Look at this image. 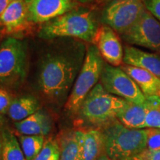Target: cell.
<instances>
[{"label":"cell","mask_w":160,"mask_h":160,"mask_svg":"<svg viewBox=\"0 0 160 160\" xmlns=\"http://www.w3.org/2000/svg\"><path fill=\"white\" fill-rule=\"evenodd\" d=\"M145 8L160 22V0H144Z\"/></svg>","instance_id":"25"},{"label":"cell","mask_w":160,"mask_h":160,"mask_svg":"<svg viewBox=\"0 0 160 160\" xmlns=\"http://www.w3.org/2000/svg\"><path fill=\"white\" fill-rule=\"evenodd\" d=\"M38 100L32 96H23L12 100L8 113L13 121L19 122L39 111Z\"/></svg>","instance_id":"18"},{"label":"cell","mask_w":160,"mask_h":160,"mask_svg":"<svg viewBox=\"0 0 160 160\" xmlns=\"http://www.w3.org/2000/svg\"><path fill=\"white\" fill-rule=\"evenodd\" d=\"M126 103V100L108 93L98 83L84 99L78 113L86 123L104 128L117 119Z\"/></svg>","instance_id":"4"},{"label":"cell","mask_w":160,"mask_h":160,"mask_svg":"<svg viewBox=\"0 0 160 160\" xmlns=\"http://www.w3.org/2000/svg\"><path fill=\"white\" fill-rule=\"evenodd\" d=\"M137 157L141 160H160V149H147L140 153Z\"/></svg>","instance_id":"27"},{"label":"cell","mask_w":160,"mask_h":160,"mask_svg":"<svg viewBox=\"0 0 160 160\" xmlns=\"http://www.w3.org/2000/svg\"><path fill=\"white\" fill-rule=\"evenodd\" d=\"M1 30H2V28H0V31H1Z\"/></svg>","instance_id":"36"},{"label":"cell","mask_w":160,"mask_h":160,"mask_svg":"<svg viewBox=\"0 0 160 160\" xmlns=\"http://www.w3.org/2000/svg\"><path fill=\"white\" fill-rule=\"evenodd\" d=\"M145 128H160V97H146Z\"/></svg>","instance_id":"22"},{"label":"cell","mask_w":160,"mask_h":160,"mask_svg":"<svg viewBox=\"0 0 160 160\" xmlns=\"http://www.w3.org/2000/svg\"><path fill=\"white\" fill-rule=\"evenodd\" d=\"M19 142L25 160H33L42 148L45 143V137L42 136L20 135Z\"/></svg>","instance_id":"21"},{"label":"cell","mask_w":160,"mask_h":160,"mask_svg":"<svg viewBox=\"0 0 160 160\" xmlns=\"http://www.w3.org/2000/svg\"><path fill=\"white\" fill-rule=\"evenodd\" d=\"M2 160H25L19 142L12 132L5 130L2 134Z\"/></svg>","instance_id":"20"},{"label":"cell","mask_w":160,"mask_h":160,"mask_svg":"<svg viewBox=\"0 0 160 160\" xmlns=\"http://www.w3.org/2000/svg\"><path fill=\"white\" fill-rule=\"evenodd\" d=\"M27 49L22 40L9 37L0 45V87L16 88L25 79Z\"/></svg>","instance_id":"6"},{"label":"cell","mask_w":160,"mask_h":160,"mask_svg":"<svg viewBox=\"0 0 160 160\" xmlns=\"http://www.w3.org/2000/svg\"><path fill=\"white\" fill-rule=\"evenodd\" d=\"M121 37L130 45L145 48L160 54V22L146 8Z\"/></svg>","instance_id":"9"},{"label":"cell","mask_w":160,"mask_h":160,"mask_svg":"<svg viewBox=\"0 0 160 160\" xmlns=\"http://www.w3.org/2000/svg\"><path fill=\"white\" fill-rule=\"evenodd\" d=\"M104 59L95 45L86 50L85 59L70 93L65 108L71 113H78L82 103L101 77Z\"/></svg>","instance_id":"5"},{"label":"cell","mask_w":160,"mask_h":160,"mask_svg":"<svg viewBox=\"0 0 160 160\" xmlns=\"http://www.w3.org/2000/svg\"><path fill=\"white\" fill-rule=\"evenodd\" d=\"M72 1L79 3H88L90 2H91L92 0H72Z\"/></svg>","instance_id":"30"},{"label":"cell","mask_w":160,"mask_h":160,"mask_svg":"<svg viewBox=\"0 0 160 160\" xmlns=\"http://www.w3.org/2000/svg\"><path fill=\"white\" fill-rule=\"evenodd\" d=\"M145 131L147 149H160V128H148Z\"/></svg>","instance_id":"24"},{"label":"cell","mask_w":160,"mask_h":160,"mask_svg":"<svg viewBox=\"0 0 160 160\" xmlns=\"http://www.w3.org/2000/svg\"><path fill=\"white\" fill-rule=\"evenodd\" d=\"M108 64L114 67L123 62L124 50L119 35L107 25L99 26L92 42Z\"/></svg>","instance_id":"11"},{"label":"cell","mask_w":160,"mask_h":160,"mask_svg":"<svg viewBox=\"0 0 160 160\" xmlns=\"http://www.w3.org/2000/svg\"><path fill=\"white\" fill-rule=\"evenodd\" d=\"M2 139L0 138V160H2Z\"/></svg>","instance_id":"31"},{"label":"cell","mask_w":160,"mask_h":160,"mask_svg":"<svg viewBox=\"0 0 160 160\" xmlns=\"http://www.w3.org/2000/svg\"><path fill=\"white\" fill-rule=\"evenodd\" d=\"M146 109L142 105L127 101L125 107L118 113L117 120L124 126L131 129L145 128Z\"/></svg>","instance_id":"17"},{"label":"cell","mask_w":160,"mask_h":160,"mask_svg":"<svg viewBox=\"0 0 160 160\" xmlns=\"http://www.w3.org/2000/svg\"><path fill=\"white\" fill-rule=\"evenodd\" d=\"M97 160H111V159H110V158L108 157L107 155H106L105 153H103L102 154L99 158H98Z\"/></svg>","instance_id":"29"},{"label":"cell","mask_w":160,"mask_h":160,"mask_svg":"<svg viewBox=\"0 0 160 160\" xmlns=\"http://www.w3.org/2000/svg\"><path fill=\"white\" fill-rule=\"evenodd\" d=\"M3 122H4V119L2 117H1V116H0V126H1L3 124Z\"/></svg>","instance_id":"32"},{"label":"cell","mask_w":160,"mask_h":160,"mask_svg":"<svg viewBox=\"0 0 160 160\" xmlns=\"http://www.w3.org/2000/svg\"><path fill=\"white\" fill-rule=\"evenodd\" d=\"M79 142V160H97L102 154L104 140L99 130L77 131Z\"/></svg>","instance_id":"14"},{"label":"cell","mask_w":160,"mask_h":160,"mask_svg":"<svg viewBox=\"0 0 160 160\" xmlns=\"http://www.w3.org/2000/svg\"><path fill=\"white\" fill-rule=\"evenodd\" d=\"M15 127L21 135L45 137L51 131L52 122L46 112L39 110L26 119L17 122Z\"/></svg>","instance_id":"15"},{"label":"cell","mask_w":160,"mask_h":160,"mask_svg":"<svg viewBox=\"0 0 160 160\" xmlns=\"http://www.w3.org/2000/svg\"><path fill=\"white\" fill-rule=\"evenodd\" d=\"M104 151L111 160H128L137 157L146 148V131L131 129L118 120L102 128Z\"/></svg>","instance_id":"3"},{"label":"cell","mask_w":160,"mask_h":160,"mask_svg":"<svg viewBox=\"0 0 160 160\" xmlns=\"http://www.w3.org/2000/svg\"><path fill=\"white\" fill-rule=\"evenodd\" d=\"M28 22L25 0H13L0 15V28L6 33L22 31Z\"/></svg>","instance_id":"12"},{"label":"cell","mask_w":160,"mask_h":160,"mask_svg":"<svg viewBox=\"0 0 160 160\" xmlns=\"http://www.w3.org/2000/svg\"><path fill=\"white\" fill-rule=\"evenodd\" d=\"M98 28L92 11L87 8L73 9L45 23L39 37L46 39L73 38L92 43Z\"/></svg>","instance_id":"2"},{"label":"cell","mask_w":160,"mask_h":160,"mask_svg":"<svg viewBox=\"0 0 160 160\" xmlns=\"http://www.w3.org/2000/svg\"><path fill=\"white\" fill-rule=\"evenodd\" d=\"M60 160H79V142L77 131H69L62 135L59 142Z\"/></svg>","instance_id":"19"},{"label":"cell","mask_w":160,"mask_h":160,"mask_svg":"<svg viewBox=\"0 0 160 160\" xmlns=\"http://www.w3.org/2000/svg\"><path fill=\"white\" fill-rule=\"evenodd\" d=\"M12 1L13 0H0V15L7 8V7Z\"/></svg>","instance_id":"28"},{"label":"cell","mask_w":160,"mask_h":160,"mask_svg":"<svg viewBox=\"0 0 160 160\" xmlns=\"http://www.w3.org/2000/svg\"><path fill=\"white\" fill-rule=\"evenodd\" d=\"M86 50L84 44L69 41L52 48L43 56L38 67L37 83L46 97L59 102L68 97L82 66Z\"/></svg>","instance_id":"1"},{"label":"cell","mask_w":160,"mask_h":160,"mask_svg":"<svg viewBox=\"0 0 160 160\" xmlns=\"http://www.w3.org/2000/svg\"><path fill=\"white\" fill-rule=\"evenodd\" d=\"M145 9L144 0H111L104 8L101 21L122 35L137 21Z\"/></svg>","instance_id":"8"},{"label":"cell","mask_w":160,"mask_h":160,"mask_svg":"<svg viewBox=\"0 0 160 160\" xmlns=\"http://www.w3.org/2000/svg\"><path fill=\"white\" fill-rule=\"evenodd\" d=\"M33 160H60V148L59 142L53 139L45 142L40 153Z\"/></svg>","instance_id":"23"},{"label":"cell","mask_w":160,"mask_h":160,"mask_svg":"<svg viewBox=\"0 0 160 160\" xmlns=\"http://www.w3.org/2000/svg\"><path fill=\"white\" fill-rule=\"evenodd\" d=\"M12 100L5 90L0 88V113H6L8 111Z\"/></svg>","instance_id":"26"},{"label":"cell","mask_w":160,"mask_h":160,"mask_svg":"<svg viewBox=\"0 0 160 160\" xmlns=\"http://www.w3.org/2000/svg\"><path fill=\"white\" fill-rule=\"evenodd\" d=\"M97 1H99V2H102V1H106V0H97Z\"/></svg>","instance_id":"34"},{"label":"cell","mask_w":160,"mask_h":160,"mask_svg":"<svg viewBox=\"0 0 160 160\" xmlns=\"http://www.w3.org/2000/svg\"></svg>","instance_id":"37"},{"label":"cell","mask_w":160,"mask_h":160,"mask_svg":"<svg viewBox=\"0 0 160 160\" xmlns=\"http://www.w3.org/2000/svg\"><path fill=\"white\" fill-rule=\"evenodd\" d=\"M123 62L145 70L160 79V54L127 45L124 48Z\"/></svg>","instance_id":"13"},{"label":"cell","mask_w":160,"mask_h":160,"mask_svg":"<svg viewBox=\"0 0 160 160\" xmlns=\"http://www.w3.org/2000/svg\"><path fill=\"white\" fill-rule=\"evenodd\" d=\"M30 22L46 23L74 9L72 0H25Z\"/></svg>","instance_id":"10"},{"label":"cell","mask_w":160,"mask_h":160,"mask_svg":"<svg viewBox=\"0 0 160 160\" xmlns=\"http://www.w3.org/2000/svg\"><path fill=\"white\" fill-rule=\"evenodd\" d=\"M120 68L134 80L145 97L157 96L160 97V79L159 77L145 70L125 64Z\"/></svg>","instance_id":"16"},{"label":"cell","mask_w":160,"mask_h":160,"mask_svg":"<svg viewBox=\"0 0 160 160\" xmlns=\"http://www.w3.org/2000/svg\"><path fill=\"white\" fill-rule=\"evenodd\" d=\"M100 81L105 91L111 94L138 105L145 103L146 97L134 80L121 68L105 63Z\"/></svg>","instance_id":"7"},{"label":"cell","mask_w":160,"mask_h":160,"mask_svg":"<svg viewBox=\"0 0 160 160\" xmlns=\"http://www.w3.org/2000/svg\"><path fill=\"white\" fill-rule=\"evenodd\" d=\"M128 160H141L140 159H139L137 157H135L133 158H132V159H128Z\"/></svg>","instance_id":"33"},{"label":"cell","mask_w":160,"mask_h":160,"mask_svg":"<svg viewBox=\"0 0 160 160\" xmlns=\"http://www.w3.org/2000/svg\"><path fill=\"white\" fill-rule=\"evenodd\" d=\"M1 38H2V37H1V33H0V39H1Z\"/></svg>","instance_id":"35"}]
</instances>
